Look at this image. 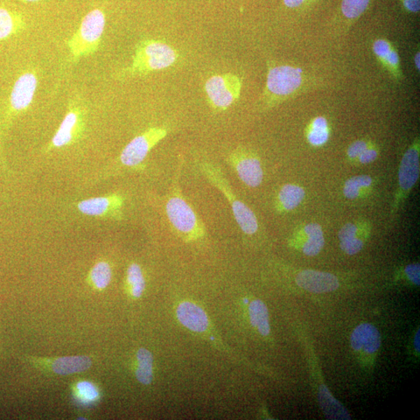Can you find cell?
I'll return each instance as SVG.
<instances>
[{"label":"cell","instance_id":"6da1fadb","mask_svg":"<svg viewBox=\"0 0 420 420\" xmlns=\"http://www.w3.org/2000/svg\"><path fill=\"white\" fill-rule=\"evenodd\" d=\"M312 84L311 76L300 67L269 66L267 80L262 94L264 108H271L304 92Z\"/></svg>","mask_w":420,"mask_h":420},{"label":"cell","instance_id":"7a4b0ae2","mask_svg":"<svg viewBox=\"0 0 420 420\" xmlns=\"http://www.w3.org/2000/svg\"><path fill=\"white\" fill-rule=\"evenodd\" d=\"M166 213L172 227L186 241L204 236V225L194 209L184 200L178 181H175L166 203Z\"/></svg>","mask_w":420,"mask_h":420},{"label":"cell","instance_id":"3957f363","mask_svg":"<svg viewBox=\"0 0 420 420\" xmlns=\"http://www.w3.org/2000/svg\"><path fill=\"white\" fill-rule=\"evenodd\" d=\"M178 58L177 52L170 46L155 40H145L137 46L131 66L124 69L122 74L145 76L172 66Z\"/></svg>","mask_w":420,"mask_h":420},{"label":"cell","instance_id":"277c9868","mask_svg":"<svg viewBox=\"0 0 420 420\" xmlns=\"http://www.w3.org/2000/svg\"><path fill=\"white\" fill-rule=\"evenodd\" d=\"M106 18L101 9L90 11L81 21L78 29L67 41L73 61L97 51L104 31Z\"/></svg>","mask_w":420,"mask_h":420},{"label":"cell","instance_id":"5b68a950","mask_svg":"<svg viewBox=\"0 0 420 420\" xmlns=\"http://www.w3.org/2000/svg\"><path fill=\"white\" fill-rule=\"evenodd\" d=\"M200 169L206 178L219 189L230 202L234 218L245 234H255L258 229V223L255 214L244 203L237 198L228 181L219 167L208 162H202Z\"/></svg>","mask_w":420,"mask_h":420},{"label":"cell","instance_id":"8992f818","mask_svg":"<svg viewBox=\"0 0 420 420\" xmlns=\"http://www.w3.org/2000/svg\"><path fill=\"white\" fill-rule=\"evenodd\" d=\"M420 141L416 137L406 150L398 169V187L391 210L394 216L414 188L420 174Z\"/></svg>","mask_w":420,"mask_h":420},{"label":"cell","instance_id":"52a82bcc","mask_svg":"<svg viewBox=\"0 0 420 420\" xmlns=\"http://www.w3.org/2000/svg\"><path fill=\"white\" fill-rule=\"evenodd\" d=\"M241 88L242 79L232 74L213 76L205 84L209 102L217 111L227 110L239 99Z\"/></svg>","mask_w":420,"mask_h":420},{"label":"cell","instance_id":"ba28073f","mask_svg":"<svg viewBox=\"0 0 420 420\" xmlns=\"http://www.w3.org/2000/svg\"><path fill=\"white\" fill-rule=\"evenodd\" d=\"M167 135L165 128L154 127L145 131L131 140L119 157V162L125 167H137L143 162L150 150Z\"/></svg>","mask_w":420,"mask_h":420},{"label":"cell","instance_id":"9c48e42d","mask_svg":"<svg viewBox=\"0 0 420 420\" xmlns=\"http://www.w3.org/2000/svg\"><path fill=\"white\" fill-rule=\"evenodd\" d=\"M229 163L245 185L255 188L262 183L261 161L254 152L240 147L230 154Z\"/></svg>","mask_w":420,"mask_h":420},{"label":"cell","instance_id":"30bf717a","mask_svg":"<svg viewBox=\"0 0 420 420\" xmlns=\"http://www.w3.org/2000/svg\"><path fill=\"white\" fill-rule=\"evenodd\" d=\"M123 196L112 193L101 197L90 198L77 202L76 206L83 215L93 217H109L119 220L122 218L124 206Z\"/></svg>","mask_w":420,"mask_h":420},{"label":"cell","instance_id":"8fae6325","mask_svg":"<svg viewBox=\"0 0 420 420\" xmlns=\"http://www.w3.org/2000/svg\"><path fill=\"white\" fill-rule=\"evenodd\" d=\"M83 112L80 107L71 105L55 134L47 146L46 151L62 148L78 139L83 130Z\"/></svg>","mask_w":420,"mask_h":420},{"label":"cell","instance_id":"7c38bea8","mask_svg":"<svg viewBox=\"0 0 420 420\" xmlns=\"http://www.w3.org/2000/svg\"><path fill=\"white\" fill-rule=\"evenodd\" d=\"M38 87L37 75L26 72L19 76L14 83L10 97L12 114H19L26 111L31 104Z\"/></svg>","mask_w":420,"mask_h":420},{"label":"cell","instance_id":"4fadbf2b","mask_svg":"<svg viewBox=\"0 0 420 420\" xmlns=\"http://www.w3.org/2000/svg\"><path fill=\"white\" fill-rule=\"evenodd\" d=\"M296 284L300 288L314 293L333 292L340 286L338 277L332 273L312 270L299 272Z\"/></svg>","mask_w":420,"mask_h":420},{"label":"cell","instance_id":"5bb4252c","mask_svg":"<svg viewBox=\"0 0 420 420\" xmlns=\"http://www.w3.org/2000/svg\"><path fill=\"white\" fill-rule=\"evenodd\" d=\"M291 243L305 255L316 256L325 246L323 230L316 223L305 224L294 233Z\"/></svg>","mask_w":420,"mask_h":420},{"label":"cell","instance_id":"9a60e30c","mask_svg":"<svg viewBox=\"0 0 420 420\" xmlns=\"http://www.w3.org/2000/svg\"><path fill=\"white\" fill-rule=\"evenodd\" d=\"M372 49L382 66L396 81L400 82L403 78L400 57L391 42L385 38H377L374 41Z\"/></svg>","mask_w":420,"mask_h":420},{"label":"cell","instance_id":"2e32d148","mask_svg":"<svg viewBox=\"0 0 420 420\" xmlns=\"http://www.w3.org/2000/svg\"><path fill=\"white\" fill-rule=\"evenodd\" d=\"M350 342L355 351L374 354L382 345L381 334L373 325L363 323L354 329Z\"/></svg>","mask_w":420,"mask_h":420},{"label":"cell","instance_id":"e0dca14e","mask_svg":"<svg viewBox=\"0 0 420 420\" xmlns=\"http://www.w3.org/2000/svg\"><path fill=\"white\" fill-rule=\"evenodd\" d=\"M177 317L182 325L192 332H204L209 326L207 315L194 303L185 301L177 308Z\"/></svg>","mask_w":420,"mask_h":420},{"label":"cell","instance_id":"ac0fdd59","mask_svg":"<svg viewBox=\"0 0 420 420\" xmlns=\"http://www.w3.org/2000/svg\"><path fill=\"white\" fill-rule=\"evenodd\" d=\"M318 397L321 408L328 419H351V416L349 415L347 410L337 399L333 397L326 385H321Z\"/></svg>","mask_w":420,"mask_h":420},{"label":"cell","instance_id":"d6986e66","mask_svg":"<svg viewBox=\"0 0 420 420\" xmlns=\"http://www.w3.org/2000/svg\"><path fill=\"white\" fill-rule=\"evenodd\" d=\"M25 20L22 14L4 6H0V41L6 40L24 29Z\"/></svg>","mask_w":420,"mask_h":420},{"label":"cell","instance_id":"ffe728a7","mask_svg":"<svg viewBox=\"0 0 420 420\" xmlns=\"http://www.w3.org/2000/svg\"><path fill=\"white\" fill-rule=\"evenodd\" d=\"M330 136V125L324 116L314 118L305 130L307 141L314 147L323 146L328 142Z\"/></svg>","mask_w":420,"mask_h":420},{"label":"cell","instance_id":"44dd1931","mask_svg":"<svg viewBox=\"0 0 420 420\" xmlns=\"http://www.w3.org/2000/svg\"><path fill=\"white\" fill-rule=\"evenodd\" d=\"M305 195L304 188L295 184H286L278 193V209L281 211H292L303 202Z\"/></svg>","mask_w":420,"mask_h":420},{"label":"cell","instance_id":"7402d4cb","mask_svg":"<svg viewBox=\"0 0 420 420\" xmlns=\"http://www.w3.org/2000/svg\"><path fill=\"white\" fill-rule=\"evenodd\" d=\"M90 359L88 356H66L56 359L52 364L55 374L61 375L83 372L91 367Z\"/></svg>","mask_w":420,"mask_h":420},{"label":"cell","instance_id":"603a6c76","mask_svg":"<svg viewBox=\"0 0 420 420\" xmlns=\"http://www.w3.org/2000/svg\"><path fill=\"white\" fill-rule=\"evenodd\" d=\"M373 181L369 175H356L345 182L342 188L343 195L348 200L360 199L372 190Z\"/></svg>","mask_w":420,"mask_h":420},{"label":"cell","instance_id":"cb8c5ba5","mask_svg":"<svg viewBox=\"0 0 420 420\" xmlns=\"http://www.w3.org/2000/svg\"><path fill=\"white\" fill-rule=\"evenodd\" d=\"M251 324L263 336L270 332L268 308L260 300H255L249 305Z\"/></svg>","mask_w":420,"mask_h":420},{"label":"cell","instance_id":"d4e9b609","mask_svg":"<svg viewBox=\"0 0 420 420\" xmlns=\"http://www.w3.org/2000/svg\"><path fill=\"white\" fill-rule=\"evenodd\" d=\"M138 367L136 370L137 380L144 384L149 385L153 381V355L146 349L141 348L137 353Z\"/></svg>","mask_w":420,"mask_h":420},{"label":"cell","instance_id":"484cf974","mask_svg":"<svg viewBox=\"0 0 420 420\" xmlns=\"http://www.w3.org/2000/svg\"><path fill=\"white\" fill-rule=\"evenodd\" d=\"M370 233V226L367 222H349L340 229L339 239L340 241H343L361 238L367 241Z\"/></svg>","mask_w":420,"mask_h":420},{"label":"cell","instance_id":"4316f807","mask_svg":"<svg viewBox=\"0 0 420 420\" xmlns=\"http://www.w3.org/2000/svg\"><path fill=\"white\" fill-rule=\"evenodd\" d=\"M127 282L130 287L132 295L136 298H141L145 290V279L141 267L132 263L127 270Z\"/></svg>","mask_w":420,"mask_h":420},{"label":"cell","instance_id":"83f0119b","mask_svg":"<svg viewBox=\"0 0 420 420\" xmlns=\"http://www.w3.org/2000/svg\"><path fill=\"white\" fill-rule=\"evenodd\" d=\"M112 276L110 265L106 262H97L91 270L90 279L97 289H104L109 285Z\"/></svg>","mask_w":420,"mask_h":420},{"label":"cell","instance_id":"f1b7e54d","mask_svg":"<svg viewBox=\"0 0 420 420\" xmlns=\"http://www.w3.org/2000/svg\"><path fill=\"white\" fill-rule=\"evenodd\" d=\"M370 0H342L341 12L349 22H354L366 11Z\"/></svg>","mask_w":420,"mask_h":420},{"label":"cell","instance_id":"f546056e","mask_svg":"<svg viewBox=\"0 0 420 420\" xmlns=\"http://www.w3.org/2000/svg\"><path fill=\"white\" fill-rule=\"evenodd\" d=\"M76 391L77 397L83 403L94 402L99 396L94 385L88 382H82L77 384Z\"/></svg>","mask_w":420,"mask_h":420},{"label":"cell","instance_id":"4dcf8cb0","mask_svg":"<svg viewBox=\"0 0 420 420\" xmlns=\"http://www.w3.org/2000/svg\"><path fill=\"white\" fill-rule=\"evenodd\" d=\"M374 142L370 141L368 139H359L350 144L346 151L348 160L352 162L356 163L357 159L361 155L364 150H366L368 147Z\"/></svg>","mask_w":420,"mask_h":420},{"label":"cell","instance_id":"1f68e13d","mask_svg":"<svg viewBox=\"0 0 420 420\" xmlns=\"http://www.w3.org/2000/svg\"><path fill=\"white\" fill-rule=\"evenodd\" d=\"M379 148L373 143L366 150H364L361 155L357 159L356 163L360 164H368L374 162L379 155Z\"/></svg>","mask_w":420,"mask_h":420},{"label":"cell","instance_id":"d6a6232c","mask_svg":"<svg viewBox=\"0 0 420 420\" xmlns=\"http://www.w3.org/2000/svg\"><path fill=\"white\" fill-rule=\"evenodd\" d=\"M405 273L410 281L416 286L420 284V266L419 263H413L405 266Z\"/></svg>","mask_w":420,"mask_h":420},{"label":"cell","instance_id":"836d02e7","mask_svg":"<svg viewBox=\"0 0 420 420\" xmlns=\"http://www.w3.org/2000/svg\"><path fill=\"white\" fill-rule=\"evenodd\" d=\"M404 8L412 13H417L420 10V0H402Z\"/></svg>","mask_w":420,"mask_h":420},{"label":"cell","instance_id":"e575fe53","mask_svg":"<svg viewBox=\"0 0 420 420\" xmlns=\"http://www.w3.org/2000/svg\"><path fill=\"white\" fill-rule=\"evenodd\" d=\"M307 0H284V3L288 8H298L304 5Z\"/></svg>","mask_w":420,"mask_h":420},{"label":"cell","instance_id":"d590c367","mask_svg":"<svg viewBox=\"0 0 420 420\" xmlns=\"http://www.w3.org/2000/svg\"><path fill=\"white\" fill-rule=\"evenodd\" d=\"M420 331L418 330L416 335H415V339H414V346L415 349L416 350V351L418 353H419V349H420V346H419V339H420V335H419Z\"/></svg>","mask_w":420,"mask_h":420},{"label":"cell","instance_id":"8d00e7d4","mask_svg":"<svg viewBox=\"0 0 420 420\" xmlns=\"http://www.w3.org/2000/svg\"><path fill=\"white\" fill-rule=\"evenodd\" d=\"M420 52L418 51L414 56V64L418 72L420 68Z\"/></svg>","mask_w":420,"mask_h":420},{"label":"cell","instance_id":"74e56055","mask_svg":"<svg viewBox=\"0 0 420 420\" xmlns=\"http://www.w3.org/2000/svg\"><path fill=\"white\" fill-rule=\"evenodd\" d=\"M22 1L27 2V3H34V2L41 1V0H22Z\"/></svg>","mask_w":420,"mask_h":420}]
</instances>
